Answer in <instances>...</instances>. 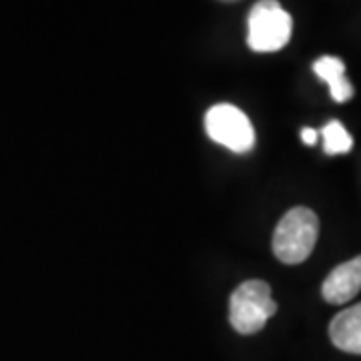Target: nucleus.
<instances>
[{
    "label": "nucleus",
    "mask_w": 361,
    "mask_h": 361,
    "mask_svg": "<svg viewBox=\"0 0 361 361\" xmlns=\"http://www.w3.org/2000/svg\"><path fill=\"white\" fill-rule=\"evenodd\" d=\"M319 235V219L307 207H293L273 233V253L281 263L297 265L313 253Z\"/></svg>",
    "instance_id": "1"
},
{
    "label": "nucleus",
    "mask_w": 361,
    "mask_h": 361,
    "mask_svg": "<svg viewBox=\"0 0 361 361\" xmlns=\"http://www.w3.org/2000/svg\"><path fill=\"white\" fill-rule=\"evenodd\" d=\"M293 20L277 0H259L249 13L247 42L255 52L281 51L291 39Z\"/></svg>",
    "instance_id": "3"
},
{
    "label": "nucleus",
    "mask_w": 361,
    "mask_h": 361,
    "mask_svg": "<svg viewBox=\"0 0 361 361\" xmlns=\"http://www.w3.org/2000/svg\"><path fill=\"white\" fill-rule=\"evenodd\" d=\"M207 135L233 153H247L255 145V130L243 111L227 103L215 104L205 116Z\"/></svg>",
    "instance_id": "4"
},
{
    "label": "nucleus",
    "mask_w": 361,
    "mask_h": 361,
    "mask_svg": "<svg viewBox=\"0 0 361 361\" xmlns=\"http://www.w3.org/2000/svg\"><path fill=\"white\" fill-rule=\"evenodd\" d=\"M315 75L329 85L336 103H348L353 97V85L345 77V63L337 56H322L313 63Z\"/></svg>",
    "instance_id": "7"
},
{
    "label": "nucleus",
    "mask_w": 361,
    "mask_h": 361,
    "mask_svg": "<svg viewBox=\"0 0 361 361\" xmlns=\"http://www.w3.org/2000/svg\"><path fill=\"white\" fill-rule=\"evenodd\" d=\"M361 289V255L337 265L323 281L322 293L327 303L343 305L360 293Z\"/></svg>",
    "instance_id": "5"
},
{
    "label": "nucleus",
    "mask_w": 361,
    "mask_h": 361,
    "mask_svg": "<svg viewBox=\"0 0 361 361\" xmlns=\"http://www.w3.org/2000/svg\"><path fill=\"white\" fill-rule=\"evenodd\" d=\"M329 337L337 349L361 355V303L337 313L329 323Z\"/></svg>",
    "instance_id": "6"
},
{
    "label": "nucleus",
    "mask_w": 361,
    "mask_h": 361,
    "mask_svg": "<svg viewBox=\"0 0 361 361\" xmlns=\"http://www.w3.org/2000/svg\"><path fill=\"white\" fill-rule=\"evenodd\" d=\"M301 141L305 142V145H315V141H317V133L313 129H303L301 130Z\"/></svg>",
    "instance_id": "9"
},
{
    "label": "nucleus",
    "mask_w": 361,
    "mask_h": 361,
    "mask_svg": "<svg viewBox=\"0 0 361 361\" xmlns=\"http://www.w3.org/2000/svg\"><path fill=\"white\" fill-rule=\"evenodd\" d=\"M323 149L327 155H345L353 147V139L339 121H329L322 130Z\"/></svg>",
    "instance_id": "8"
},
{
    "label": "nucleus",
    "mask_w": 361,
    "mask_h": 361,
    "mask_svg": "<svg viewBox=\"0 0 361 361\" xmlns=\"http://www.w3.org/2000/svg\"><path fill=\"white\" fill-rule=\"evenodd\" d=\"M275 313L277 303L271 297L269 283L261 279H249L233 291L229 301V322L237 334H257Z\"/></svg>",
    "instance_id": "2"
}]
</instances>
